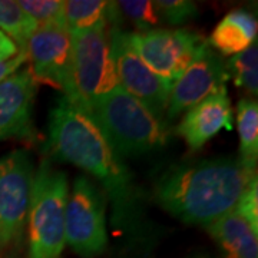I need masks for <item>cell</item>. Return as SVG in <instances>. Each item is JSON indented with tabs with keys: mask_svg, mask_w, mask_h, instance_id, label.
I'll use <instances>...</instances> for the list:
<instances>
[{
	"mask_svg": "<svg viewBox=\"0 0 258 258\" xmlns=\"http://www.w3.org/2000/svg\"><path fill=\"white\" fill-rule=\"evenodd\" d=\"M255 181V164L240 157L214 158L171 166L158 178L154 194L178 220L207 227L232 211Z\"/></svg>",
	"mask_w": 258,
	"mask_h": 258,
	"instance_id": "6da1fadb",
	"label": "cell"
},
{
	"mask_svg": "<svg viewBox=\"0 0 258 258\" xmlns=\"http://www.w3.org/2000/svg\"><path fill=\"white\" fill-rule=\"evenodd\" d=\"M49 148L57 159L98 178L111 197L116 217L128 224L137 205L132 176L89 112L62 96L49 116Z\"/></svg>",
	"mask_w": 258,
	"mask_h": 258,
	"instance_id": "7a4b0ae2",
	"label": "cell"
},
{
	"mask_svg": "<svg viewBox=\"0 0 258 258\" xmlns=\"http://www.w3.org/2000/svg\"><path fill=\"white\" fill-rule=\"evenodd\" d=\"M88 112L119 157L148 154L168 142L165 123L122 88L102 96Z\"/></svg>",
	"mask_w": 258,
	"mask_h": 258,
	"instance_id": "3957f363",
	"label": "cell"
},
{
	"mask_svg": "<svg viewBox=\"0 0 258 258\" xmlns=\"http://www.w3.org/2000/svg\"><path fill=\"white\" fill-rule=\"evenodd\" d=\"M68 176L45 159L33 176L28 211L29 258H62Z\"/></svg>",
	"mask_w": 258,
	"mask_h": 258,
	"instance_id": "277c9868",
	"label": "cell"
},
{
	"mask_svg": "<svg viewBox=\"0 0 258 258\" xmlns=\"http://www.w3.org/2000/svg\"><path fill=\"white\" fill-rule=\"evenodd\" d=\"M72 96L69 101L83 109L120 88L112 59L106 28L71 32Z\"/></svg>",
	"mask_w": 258,
	"mask_h": 258,
	"instance_id": "5b68a950",
	"label": "cell"
},
{
	"mask_svg": "<svg viewBox=\"0 0 258 258\" xmlns=\"http://www.w3.org/2000/svg\"><path fill=\"white\" fill-rule=\"evenodd\" d=\"M105 194L88 178L78 176L68 195L64 238L76 254L91 258L106 247Z\"/></svg>",
	"mask_w": 258,
	"mask_h": 258,
	"instance_id": "8992f818",
	"label": "cell"
},
{
	"mask_svg": "<svg viewBox=\"0 0 258 258\" xmlns=\"http://www.w3.org/2000/svg\"><path fill=\"white\" fill-rule=\"evenodd\" d=\"M131 46L158 76L175 82L208 46L201 35L184 29H152L128 33Z\"/></svg>",
	"mask_w": 258,
	"mask_h": 258,
	"instance_id": "52a82bcc",
	"label": "cell"
},
{
	"mask_svg": "<svg viewBox=\"0 0 258 258\" xmlns=\"http://www.w3.org/2000/svg\"><path fill=\"white\" fill-rule=\"evenodd\" d=\"M108 33L119 86L138 99L154 116L162 120L172 83L148 68L131 46L128 33L120 30L118 25H112Z\"/></svg>",
	"mask_w": 258,
	"mask_h": 258,
	"instance_id": "ba28073f",
	"label": "cell"
},
{
	"mask_svg": "<svg viewBox=\"0 0 258 258\" xmlns=\"http://www.w3.org/2000/svg\"><path fill=\"white\" fill-rule=\"evenodd\" d=\"M33 176L28 151L16 149L0 159V248L16 238L26 222Z\"/></svg>",
	"mask_w": 258,
	"mask_h": 258,
	"instance_id": "9c48e42d",
	"label": "cell"
},
{
	"mask_svg": "<svg viewBox=\"0 0 258 258\" xmlns=\"http://www.w3.org/2000/svg\"><path fill=\"white\" fill-rule=\"evenodd\" d=\"M36 82L46 83L72 96V37L64 26H37L23 50Z\"/></svg>",
	"mask_w": 258,
	"mask_h": 258,
	"instance_id": "30bf717a",
	"label": "cell"
},
{
	"mask_svg": "<svg viewBox=\"0 0 258 258\" xmlns=\"http://www.w3.org/2000/svg\"><path fill=\"white\" fill-rule=\"evenodd\" d=\"M230 79L221 56L211 46H205L198 57L172 82L166 106L168 119L189 111L195 105L217 93L227 92L225 83Z\"/></svg>",
	"mask_w": 258,
	"mask_h": 258,
	"instance_id": "8fae6325",
	"label": "cell"
},
{
	"mask_svg": "<svg viewBox=\"0 0 258 258\" xmlns=\"http://www.w3.org/2000/svg\"><path fill=\"white\" fill-rule=\"evenodd\" d=\"M37 82L29 69L0 83V141L32 134V108Z\"/></svg>",
	"mask_w": 258,
	"mask_h": 258,
	"instance_id": "7c38bea8",
	"label": "cell"
},
{
	"mask_svg": "<svg viewBox=\"0 0 258 258\" xmlns=\"http://www.w3.org/2000/svg\"><path fill=\"white\" fill-rule=\"evenodd\" d=\"M222 129H232V109L227 92L212 95L185 112L176 134L192 151H197Z\"/></svg>",
	"mask_w": 258,
	"mask_h": 258,
	"instance_id": "4fadbf2b",
	"label": "cell"
},
{
	"mask_svg": "<svg viewBox=\"0 0 258 258\" xmlns=\"http://www.w3.org/2000/svg\"><path fill=\"white\" fill-rule=\"evenodd\" d=\"M205 230L220 244L225 258H258L257 230L235 210L207 225Z\"/></svg>",
	"mask_w": 258,
	"mask_h": 258,
	"instance_id": "5bb4252c",
	"label": "cell"
},
{
	"mask_svg": "<svg viewBox=\"0 0 258 258\" xmlns=\"http://www.w3.org/2000/svg\"><path fill=\"white\" fill-rule=\"evenodd\" d=\"M257 39V19L244 9L230 12L215 26L208 45L222 55H238Z\"/></svg>",
	"mask_w": 258,
	"mask_h": 258,
	"instance_id": "9a60e30c",
	"label": "cell"
},
{
	"mask_svg": "<svg viewBox=\"0 0 258 258\" xmlns=\"http://www.w3.org/2000/svg\"><path fill=\"white\" fill-rule=\"evenodd\" d=\"M119 18L118 2L102 0H69L64 2V20L69 32L106 28L116 25Z\"/></svg>",
	"mask_w": 258,
	"mask_h": 258,
	"instance_id": "2e32d148",
	"label": "cell"
},
{
	"mask_svg": "<svg viewBox=\"0 0 258 258\" xmlns=\"http://www.w3.org/2000/svg\"><path fill=\"white\" fill-rule=\"evenodd\" d=\"M237 126L240 135V158L257 162L258 154V105L255 99H241L237 105Z\"/></svg>",
	"mask_w": 258,
	"mask_h": 258,
	"instance_id": "e0dca14e",
	"label": "cell"
},
{
	"mask_svg": "<svg viewBox=\"0 0 258 258\" xmlns=\"http://www.w3.org/2000/svg\"><path fill=\"white\" fill-rule=\"evenodd\" d=\"M37 23L19 8L18 2L0 0V30L16 43L22 52Z\"/></svg>",
	"mask_w": 258,
	"mask_h": 258,
	"instance_id": "ac0fdd59",
	"label": "cell"
},
{
	"mask_svg": "<svg viewBox=\"0 0 258 258\" xmlns=\"http://www.w3.org/2000/svg\"><path fill=\"white\" fill-rule=\"evenodd\" d=\"M228 76L237 88L244 89L249 95L258 92V47L254 42L248 49L232 56L225 63Z\"/></svg>",
	"mask_w": 258,
	"mask_h": 258,
	"instance_id": "d6986e66",
	"label": "cell"
},
{
	"mask_svg": "<svg viewBox=\"0 0 258 258\" xmlns=\"http://www.w3.org/2000/svg\"><path fill=\"white\" fill-rule=\"evenodd\" d=\"M18 5L37 26H64V2L62 0H18Z\"/></svg>",
	"mask_w": 258,
	"mask_h": 258,
	"instance_id": "ffe728a7",
	"label": "cell"
},
{
	"mask_svg": "<svg viewBox=\"0 0 258 258\" xmlns=\"http://www.w3.org/2000/svg\"><path fill=\"white\" fill-rule=\"evenodd\" d=\"M118 8L142 32L155 29V26L161 20L158 16L157 9L154 6V2L123 0V2H118Z\"/></svg>",
	"mask_w": 258,
	"mask_h": 258,
	"instance_id": "44dd1931",
	"label": "cell"
},
{
	"mask_svg": "<svg viewBox=\"0 0 258 258\" xmlns=\"http://www.w3.org/2000/svg\"><path fill=\"white\" fill-rule=\"evenodd\" d=\"M158 16L171 25H182L197 16V5L188 0H157L154 2Z\"/></svg>",
	"mask_w": 258,
	"mask_h": 258,
	"instance_id": "7402d4cb",
	"label": "cell"
},
{
	"mask_svg": "<svg viewBox=\"0 0 258 258\" xmlns=\"http://www.w3.org/2000/svg\"><path fill=\"white\" fill-rule=\"evenodd\" d=\"M234 210L238 212L254 230H258L257 181L249 185L248 188H247V191L242 194V197L240 198V201L237 203Z\"/></svg>",
	"mask_w": 258,
	"mask_h": 258,
	"instance_id": "603a6c76",
	"label": "cell"
},
{
	"mask_svg": "<svg viewBox=\"0 0 258 258\" xmlns=\"http://www.w3.org/2000/svg\"><path fill=\"white\" fill-rule=\"evenodd\" d=\"M28 62V57L25 52H20L15 57H12L9 60H5V62H0V83L3 82L5 79H8L10 75H13L19 68L23 63Z\"/></svg>",
	"mask_w": 258,
	"mask_h": 258,
	"instance_id": "cb8c5ba5",
	"label": "cell"
},
{
	"mask_svg": "<svg viewBox=\"0 0 258 258\" xmlns=\"http://www.w3.org/2000/svg\"><path fill=\"white\" fill-rule=\"evenodd\" d=\"M18 53L19 47L16 46V43L8 35H5L0 30V62L9 60L12 57H15Z\"/></svg>",
	"mask_w": 258,
	"mask_h": 258,
	"instance_id": "d4e9b609",
	"label": "cell"
},
{
	"mask_svg": "<svg viewBox=\"0 0 258 258\" xmlns=\"http://www.w3.org/2000/svg\"><path fill=\"white\" fill-rule=\"evenodd\" d=\"M195 258H203V257H195Z\"/></svg>",
	"mask_w": 258,
	"mask_h": 258,
	"instance_id": "484cf974",
	"label": "cell"
}]
</instances>
